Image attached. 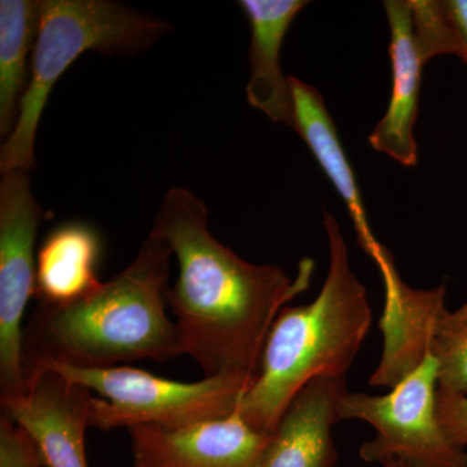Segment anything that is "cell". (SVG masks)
<instances>
[{
  "label": "cell",
  "instance_id": "ffe728a7",
  "mask_svg": "<svg viewBox=\"0 0 467 467\" xmlns=\"http://www.w3.org/2000/svg\"><path fill=\"white\" fill-rule=\"evenodd\" d=\"M436 416L451 444L467 451V395L438 389Z\"/></svg>",
  "mask_w": 467,
  "mask_h": 467
},
{
  "label": "cell",
  "instance_id": "ba28073f",
  "mask_svg": "<svg viewBox=\"0 0 467 467\" xmlns=\"http://www.w3.org/2000/svg\"><path fill=\"white\" fill-rule=\"evenodd\" d=\"M133 467H260L272 435L256 431L236 409L230 416L180 429H128Z\"/></svg>",
  "mask_w": 467,
  "mask_h": 467
},
{
  "label": "cell",
  "instance_id": "7402d4cb",
  "mask_svg": "<svg viewBox=\"0 0 467 467\" xmlns=\"http://www.w3.org/2000/svg\"><path fill=\"white\" fill-rule=\"evenodd\" d=\"M39 467H45V466L41 465V466H39Z\"/></svg>",
  "mask_w": 467,
  "mask_h": 467
},
{
  "label": "cell",
  "instance_id": "9a60e30c",
  "mask_svg": "<svg viewBox=\"0 0 467 467\" xmlns=\"http://www.w3.org/2000/svg\"><path fill=\"white\" fill-rule=\"evenodd\" d=\"M100 248L99 234L88 223H64L52 230L36 254L34 297L67 304L97 290Z\"/></svg>",
  "mask_w": 467,
  "mask_h": 467
},
{
  "label": "cell",
  "instance_id": "8fae6325",
  "mask_svg": "<svg viewBox=\"0 0 467 467\" xmlns=\"http://www.w3.org/2000/svg\"><path fill=\"white\" fill-rule=\"evenodd\" d=\"M346 377H319L306 384L285 409L260 467H334L337 451L333 427L339 422Z\"/></svg>",
  "mask_w": 467,
  "mask_h": 467
},
{
  "label": "cell",
  "instance_id": "5bb4252c",
  "mask_svg": "<svg viewBox=\"0 0 467 467\" xmlns=\"http://www.w3.org/2000/svg\"><path fill=\"white\" fill-rule=\"evenodd\" d=\"M288 81L295 107L294 130L303 138L319 168L346 205L358 233V244L374 259L383 245L371 232L355 171L344 152L324 97L318 88L297 77L290 76Z\"/></svg>",
  "mask_w": 467,
  "mask_h": 467
},
{
  "label": "cell",
  "instance_id": "8992f818",
  "mask_svg": "<svg viewBox=\"0 0 467 467\" xmlns=\"http://www.w3.org/2000/svg\"><path fill=\"white\" fill-rule=\"evenodd\" d=\"M438 362L431 353L386 395L347 392L340 420H359L376 429L359 457L398 467H467V451L451 444L436 416Z\"/></svg>",
  "mask_w": 467,
  "mask_h": 467
},
{
  "label": "cell",
  "instance_id": "ac0fdd59",
  "mask_svg": "<svg viewBox=\"0 0 467 467\" xmlns=\"http://www.w3.org/2000/svg\"><path fill=\"white\" fill-rule=\"evenodd\" d=\"M414 39L423 64L441 55L460 57V46L441 0H409Z\"/></svg>",
  "mask_w": 467,
  "mask_h": 467
},
{
  "label": "cell",
  "instance_id": "44dd1931",
  "mask_svg": "<svg viewBox=\"0 0 467 467\" xmlns=\"http://www.w3.org/2000/svg\"><path fill=\"white\" fill-rule=\"evenodd\" d=\"M445 16L456 34L460 58L467 64V0H441Z\"/></svg>",
  "mask_w": 467,
  "mask_h": 467
},
{
  "label": "cell",
  "instance_id": "3957f363",
  "mask_svg": "<svg viewBox=\"0 0 467 467\" xmlns=\"http://www.w3.org/2000/svg\"><path fill=\"white\" fill-rule=\"evenodd\" d=\"M327 275L306 306H288L267 334L259 373L239 401L243 420L272 435L297 395L319 377H346L373 321L367 288L350 267L348 248L337 218L324 212Z\"/></svg>",
  "mask_w": 467,
  "mask_h": 467
},
{
  "label": "cell",
  "instance_id": "d6986e66",
  "mask_svg": "<svg viewBox=\"0 0 467 467\" xmlns=\"http://www.w3.org/2000/svg\"><path fill=\"white\" fill-rule=\"evenodd\" d=\"M43 465L36 442L9 418H0V467Z\"/></svg>",
  "mask_w": 467,
  "mask_h": 467
},
{
  "label": "cell",
  "instance_id": "277c9868",
  "mask_svg": "<svg viewBox=\"0 0 467 467\" xmlns=\"http://www.w3.org/2000/svg\"><path fill=\"white\" fill-rule=\"evenodd\" d=\"M171 30V24L113 0H39L32 77L14 131L0 149V171L36 168V138L52 88L88 51L133 57Z\"/></svg>",
  "mask_w": 467,
  "mask_h": 467
},
{
  "label": "cell",
  "instance_id": "9c48e42d",
  "mask_svg": "<svg viewBox=\"0 0 467 467\" xmlns=\"http://www.w3.org/2000/svg\"><path fill=\"white\" fill-rule=\"evenodd\" d=\"M91 389L51 370L27 377L26 392L0 401L2 414L24 430L38 448L45 467H88L85 430Z\"/></svg>",
  "mask_w": 467,
  "mask_h": 467
},
{
  "label": "cell",
  "instance_id": "7c38bea8",
  "mask_svg": "<svg viewBox=\"0 0 467 467\" xmlns=\"http://www.w3.org/2000/svg\"><path fill=\"white\" fill-rule=\"evenodd\" d=\"M383 5L389 26L392 92L386 113L368 135V144L402 167H416L414 125L425 64L417 50L409 0H386Z\"/></svg>",
  "mask_w": 467,
  "mask_h": 467
},
{
  "label": "cell",
  "instance_id": "2e32d148",
  "mask_svg": "<svg viewBox=\"0 0 467 467\" xmlns=\"http://www.w3.org/2000/svg\"><path fill=\"white\" fill-rule=\"evenodd\" d=\"M39 0L0 2V134L14 131L32 77Z\"/></svg>",
  "mask_w": 467,
  "mask_h": 467
},
{
  "label": "cell",
  "instance_id": "4fadbf2b",
  "mask_svg": "<svg viewBox=\"0 0 467 467\" xmlns=\"http://www.w3.org/2000/svg\"><path fill=\"white\" fill-rule=\"evenodd\" d=\"M251 26V76L245 88L247 101L276 124L295 128V107L288 77L281 67V48L292 21L306 0H242Z\"/></svg>",
  "mask_w": 467,
  "mask_h": 467
},
{
  "label": "cell",
  "instance_id": "30bf717a",
  "mask_svg": "<svg viewBox=\"0 0 467 467\" xmlns=\"http://www.w3.org/2000/svg\"><path fill=\"white\" fill-rule=\"evenodd\" d=\"M384 282L386 304L379 327L383 352L368 384L393 387L400 384L425 361L431 347L432 330L439 316L447 309L444 285L418 290L405 284L396 270L392 254L384 248L374 259Z\"/></svg>",
  "mask_w": 467,
  "mask_h": 467
},
{
  "label": "cell",
  "instance_id": "e0dca14e",
  "mask_svg": "<svg viewBox=\"0 0 467 467\" xmlns=\"http://www.w3.org/2000/svg\"><path fill=\"white\" fill-rule=\"evenodd\" d=\"M430 353L438 362V389L467 395V304L439 316Z\"/></svg>",
  "mask_w": 467,
  "mask_h": 467
},
{
  "label": "cell",
  "instance_id": "52a82bcc",
  "mask_svg": "<svg viewBox=\"0 0 467 467\" xmlns=\"http://www.w3.org/2000/svg\"><path fill=\"white\" fill-rule=\"evenodd\" d=\"M45 211L34 198L29 171H11L0 181V401L23 395V318L36 295V235Z\"/></svg>",
  "mask_w": 467,
  "mask_h": 467
},
{
  "label": "cell",
  "instance_id": "5b68a950",
  "mask_svg": "<svg viewBox=\"0 0 467 467\" xmlns=\"http://www.w3.org/2000/svg\"><path fill=\"white\" fill-rule=\"evenodd\" d=\"M38 370L55 371L104 396L106 400L92 399L88 413V426L103 431L137 425L180 429L230 416L254 380L216 376L182 383L128 367L82 368L55 362L41 365L29 376Z\"/></svg>",
  "mask_w": 467,
  "mask_h": 467
},
{
  "label": "cell",
  "instance_id": "6da1fadb",
  "mask_svg": "<svg viewBox=\"0 0 467 467\" xmlns=\"http://www.w3.org/2000/svg\"><path fill=\"white\" fill-rule=\"evenodd\" d=\"M150 233L168 243L178 278L167 303L177 318L184 355L204 378L254 379L267 334L288 301L308 290L315 263L304 259L292 281L281 267L239 257L208 230L204 202L183 187L162 199Z\"/></svg>",
  "mask_w": 467,
  "mask_h": 467
},
{
  "label": "cell",
  "instance_id": "7a4b0ae2",
  "mask_svg": "<svg viewBox=\"0 0 467 467\" xmlns=\"http://www.w3.org/2000/svg\"><path fill=\"white\" fill-rule=\"evenodd\" d=\"M171 254L150 233L133 263L91 294L67 304L38 301L24 328L26 378L50 362L107 368L184 355L180 327L165 312Z\"/></svg>",
  "mask_w": 467,
  "mask_h": 467
}]
</instances>
